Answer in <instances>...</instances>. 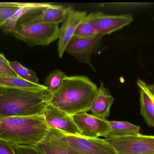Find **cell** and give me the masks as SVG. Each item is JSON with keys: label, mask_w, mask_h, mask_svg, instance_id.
Returning a JSON list of instances; mask_svg holds the SVG:
<instances>
[{"label": "cell", "mask_w": 154, "mask_h": 154, "mask_svg": "<svg viewBox=\"0 0 154 154\" xmlns=\"http://www.w3.org/2000/svg\"><path fill=\"white\" fill-rule=\"evenodd\" d=\"M97 85L85 76H67L51 94L48 103L70 115L87 113L97 92Z\"/></svg>", "instance_id": "1"}, {"label": "cell", "mask_w": 154, "mask_h": 154, "mask_svg": "<svg viewBox=\"0 0 154 154\" xmlns=\"http://www.w3.org/2000/svg\"><path fill=\"white\" fill-rule=\"evenodd\" d=\"M49 129L43 115L0 116V140L13 146H36Z\"/></svg>", "instance_id": "2"}, {"label": "cell", "mask_w": 154, "mask_h": 154, "mask_svg": "<svg viewBox=\"0 0 154 154\" xmlns=\"http://www.w3.org/2000/svg\"><path fill=\"white\" fill-rule=\"evenodd\" d=\"M50 96L48 90L31 92L0 86V116L43 115Z\"/></svg>", "instance_id": "3"}, {"label": "cell", "mask_w": 154, "mask_h": 154, "mask_svg": "<svg viewBox=\"0 0 154 154\" xmlns=\"http://www.w3.org/2000/svg\"><path fill=\"white\" fill-rule=\"evenodd\" d=\"M59 25L42 23H20L12 34L30 46H48L58 39Z\"/></svg>", "instance_id": "4"}, {"label": "cell", "mask_w": 154, "mask_h": 154, "mask_svg": "<svg viewBox=\"0 0 154 154\" xmlns=\"http://www.w3.org/2000/svg\"><path fill=\"white\" fill-rule=\"evenodd\" d=\"M106 139L114 146L118 154H154V136L140 134Z\"/></svg>", "instance_id": "5"}, {"label": "cell", "mask_w": 154, "mask_h": 154, "mask_svg": "<svg viewBox=\"0 0 154 154\" xmlns=\"http://www.w3.org/2000/svg\"><path fill=\"white\" fill-rule=\"evenodd\" d=\"M84 20L97 31L99 34L104 36L130 24L134 18L130 14L110 15L97 12L87 14Z\"/></svg>", "instance_id": "6"}, {"label": "cell", "mask_w": 154, "mask_h": 154, "mask_svg": "<svg viewBox=\"0 0 154 154\" xmlns=\"http://www.w3.org/2000/svg\"><path fill=\"white\" fill-rule=\"evenodd\" d=\"M81 135L86 137L106 139L110 133L108 120L100 119L87 113H82L72 116Z\"/></svg>", "instance_id": "7"}, {"label": "cell", "mask_w": 154, "mask_h": 154, "mask_svg": "<svg viewBox=\"0 0 154 154\" xmlns=\"http://www.w3.org/2000/svg\"><path fill=\"white\" fill-rule=\"evenodd\" d=\"M103 37L100 34L92 38L74 36L68 44L65 52L74 56L79 62L88 65L95 71L91 63V57L93 53L99 49Z\"/></svg>", "instance_id": "8"}, {"label": "cell", "mask_w": 154, "mask_h": 154, "mask_svg": "<svg viewBox=\"0 0 154 154\" xmlns=\"http://www.w3.org/2000/svg\"><path fill=\"white\" fill-rule=\"evenodd\" d=\"M69 144L81 154H118L106 139L65 135Z\"/></svg>", "instance_id": "9"}, {"label": "cell", "mask_w": 154, "mask_h": 154, "mask_svg": "<svg viewBox=\"0 0 154 154\" xmlns=\"http://www.w3.org/2000/svg\"><path fill=\"white\" fill-rule=\"evenodd\" d=\"M49 127L67 135L81 136L72 116L48 104L43 114Z\"/></svg>", "instance_id": "10"}, {"label": "cell", "mask_w": 154, "mask_h": 154, "mask_svg": "<svg viewBox=\"0 0 154 154\" xmlns=\"http://www.w3.org/2000/svg\"><path fill=\"white\" fill-rule=\"evenodd\" d=\"M87 15L86 12L77 11L71 6L67 7L66 17L60 28L59 34L58 53L60 58L74 36L77 27Z\"/></svg>", "instance_id": "11"}, {"label": "cell", "mask_w": 154, "mask_h": 154, "mask_svg": "<svg viewBox=\"0 0 154 154\" xmlns=\"http://www.w3.org/2000/svg\"><path fill=\"white\" fill-rule=\"evenodd\" d=\"M35 147L42 154H81L69 144L64 134L50 128Z\"/></svg>", "instance_id": "12"}, {"label": "cell", "mask_w": 154, "mask_h": 154, "mask_svg": "<svg viewBox=\"0 0 154 154\" xmlns=\"http://www.w3.org/2000/svg\"><path fill=\"white\" fill-rule=\"evenodd\" d=\"M114 98L108 89L105 87L100 81V86L98 88L97 95L92 102L90 111L93 115L105 120L109 116L110 109Z\"/></svg>", "instance_id": "13"}, {"label": "cell", "mask_w": 154, "mask_h": 154, "mask_svg": "<svg viewBox=\"0 0 154 154\" xmlns=\"http://www.w3.org/2000/svg\"><path fill=\"white\" fill-rule=\"evenodd\" d=\"M67 7L59 5L51 4L42 10L41 13L25 21L30 23H42L58 24L63 23L66 13Z\"/></svg>", "instance_id": "14"}, {"label": "cell", "mask_w": 154, "mask_h": 154, "mask_svg": "<svg viewBox=\"0 0 154 154\" xmlns=\"http://www.w3.org/2000/svg\"><path fill=\"white\" fill-rule=\"evenodd\" d=\"M0 86L31 92H41L48 90L43 85L36 84L21 77H1Z\"/></svg>", "instance_id": "15"}, {"label": "cell", "mask_w": 154, "mask_h": 154, "mask_svg": "<svg viewBox=\"0 0 154 154\" xmlns=\"http://www.w3.org/2000/svg\"><path fill=\"white\" fill-rule=\"evenodd\" d=\"M109 123L111 130L107 138L134 136L141 134V127L129 122L109 121Z\"/></svg>", "instance_id": "16"}, {"label": "cell", "mask_w": 154, "mask_h": 154, "mask_svg": "<svg viewBox=\"0 0 154 154\" xmlns=\"http://www.w3.org/2000/svg\"><path fill=\"white\" fill-rule=\"evenodd\" d=\"M51 5V4L49 3H32V5L30 6L19 8L12 17L4 26L5 31L12 33L16 29L18 22L24 14L32 11L37 10L42 11Z\"/></svg>", "instance_id": "17"}, {"label": "cell", "mask_w": 154, "mask_h": 154, "mask_svg": "<svg viewBox=\"0 0 154 154\" xmlns=\"http://www.w3.org/2000/svg\"><path fill=\"white\" fill-rule=\"evenodd\" d=\"M140 113L149 126L154 127V103L145 90L140 88Z\"/></svg>", "instance_id": "18"}, {"label": "cell", "mask_w": 154, "mask_h": 154, "mask_svg": "<svg viewBox=\"0 0 154 154\" xmlns=\"http://www.w3.org/2000/svg\"><path fill=\"white\" fill-rule=\"evenodd\" d=\"M67 76L60 70H55L48 75L43 85L47 88L51 94H53L59 88Z\"/></svg>", "instance_id": "19"}, {"label": "cell", "mask_w": 154, "mask_h": 154, "mask_svg": "<svg viewBox=\"0 0 154 154\" xmlns=\"http://www.w3.org/2000/svg\"><path fill=\"white\" fill-rule=\"evenodd\" d=\"M10 64L20 77L32 83L39 84L38 78L34 71L25 68L17 61H10Z\"/></svg>", "instance_id": "20"}, {"label": "cell", "mask_w": 154, "mask_h": 154, "mask_svg": "<svg viewBox=\"0 0 154 154\" xmlns=\"http://www.w3.org/2000/svg\"><path fill=\"white\" fill-rule=\"evenodd\" d=\"M98 35L97 31L84 19L77 27L74 36L81 38H92Z\"/></svg>", "instance_id": "21"}, {"label": "cell", "mask_w": 154, "mask_h": 154, "mask_svg": "<svg viewBox=\"0 0 154 154\" xmlns=\"http://www.w3.org/2000/svg\"><path fill=\"white\" fill-rule=\"evenodd\" d=\"M0 77H20L11 67L10 61L3 53H0Z\"/></svg>", "instance_id": "22"}, {"label": "cell", "mask_w": 154, "mask_h": 154, "mask_svg": "<svg viewBox=\"0 0 154 154\" xmlns=\"http://www.w3.org/2000/svg\"><path fill=\"white\" fill-rule=\"evenodd\" d=\"M19 8L16 7H0V28L6 24Z\"/></svg>", "instance_id": "23"}, {"label": "cell", "mask_w": 154, "mask_h": 154, "mask_svg": "<svg viewBox=\"0 0 154 154\" xmlns=\"http://www.w3.org/2000/svg\"><path fill=\"white\" fill-rule=\"evenodd\" d=\"M13 147L16 154H42L35 146H13Z\"/></svg>", "instance_id": "24"}, {"label": "cell", "mask_w": 154, "mask_h": 154, "mask_svg": "<svg viewBox=\"0 0 154 154\" xmlns=\"http://www.w3.org/2000/svg\"><path fill=\"white\" fill-rule=\"evenodd\" d=\"M0 154H16L13 146L4 141L0 140Z\"/></svg>", "instance_id": "25"}, {"label": "cell", "mask_w": 154, "mask_h": 154, "mask_svg": "<svg viewBox=\"0 0 154 154\" xmlns=\"http://www.w3.org/2000/svg\"><path fill=\"white\" fill-rule=\"evenodd\" d=\"M32 3L0 2V7H16L21 8L31 5Z\"/></svg>", "instance_id": "26"}, {"label": "cell", "mask_w": 154, "mask_h": 154, "mask_svg": "<svg viewBox=\"0 0 154 154\" xmlns=\"http://www.w3.org/2000/svg\"><path fill=\"white\" fill-rule=\"evenodd\" d=\"M145 82H144L143 80H138L137 81V86H139V87L140 88H142L143 89L145 90L146 92L148 93V94H149V96L151 97L154 103V96L153 95L152 93H150L149 91H148V90L146 89V87L145 86Z\"/></svg>", "instance_id": "27"}, {"label": "cell", "mask_w": 154, "mask_h": 154, "mask_svg": "<svg viewBox=\"0 0 154 154\" xmlns=\"http://www.w3.org/2000/svg\"><path fill=\"white\" fill-rule=\"evenodd\" d=\"M145 86L148 91L154 96V85H147L145 83Z\"/></svg>", "instance_id": "28"}, {"label": "cell", "mask_w": 154, "mask_h": 154, "mask_svg": "<svg viewBox=\"0 0 154 154\" xmlns=\"http://www.w3.org/2000/svg\"></svg>", "instance_id": "29"}]
</instances>
